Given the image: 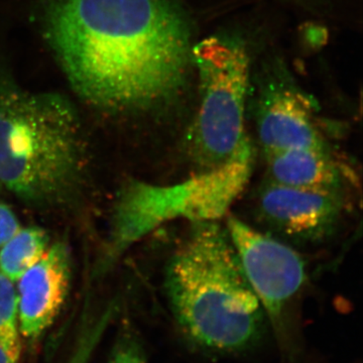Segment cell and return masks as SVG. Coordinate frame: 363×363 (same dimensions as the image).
Wrapping results in <instances>:
<instances>
[{"label":"cell","instance_id":"1","mask_svg":"<svg viewBox=\"0 0 363 363\" xmlns=\"http://www.w3.org/2000/svg\"><path fill=\"white\" fill-rule=\"evenodd\" d=\"M43 25L72 88L98 111H152L185 80L190 35L169 0H49Z\"/></svg>","mask_w":363,"mask_h":363},{"label":"cell","instance_id":"2","mask_svg":"<svg viewBox=\"0 0 363 363\" xmlns=\"http://www.w3.org/2000/svg\"><path fill=\"white\" fill-rule=\"evenodd\" d=\"M88 167L70 100L23 90L0 72V185L35 209L66 210L80 201Z\"/></svg>","mask_w":363,"mask_h":363},{"label":"cell","instance_id":"3","mask_svg":"<svg viewBox=\"0 0 363 363\" xmlns=\"http://www.w3.org/2000/svg\"><path fill=\"white\" fill-rule=\"evenodd\" d=\"M164 272V291L181 330L208 350L238 351L259 338L264 311L226 227L190 223Z\"/></svg>","mask_w":363,"mask_h":363},{"label":"cell","instance_id":"4","mask_svg":"<svg viewBox=\"0 0 363 363\" xmlns=\"http://www.w3.org/2000/svg\"><path fill=\"white\" fill-rule=\"evenodd\" d=\"M255 149L248 143L233 159L171 185L126 182L117 193L105 248L95 276H104L135 243L168 222L219 221L250 183Z\"/></svg>","mask_w":363,"mask_h":363},{"label":"cell","instance_id":"5","mask_svg":"<svg viewBox=\"0 0 363 363\" xmlns=\"http://www.w3.org/2000/svg\"><path fill=\"white\" fill-rule=\"evenodd\" d=\"M200 100L186 135V156L194 172L218 168L252 143L247 130L250 57L236 40L209 37L191 52Z\"/></svg>","mask_w":363,"mask_h":363},{"label":"cell","instance_id":"6","mask_svg":"<svg viewBox=\"0 0 363 363\" xmlns=\"http://www.w3.org/2000/svg\"><path fill=\"white\" fill-rule=\"evenodd\" d=\"M225 227L262 309L272 319H277L305 285L304 259L288 243L257 230L234 215H226Z\"/></svg>","mask_w":363,"mask_h":363},{"label":"cell","instance_id":"7","mask_svg":"<svg viewBox=\"0 0 363 363\" xmlns=\"http://www.w3.org/2000/svg\"><path fill=\"white\" fill-rule=\"evenodd\" d=\"M346 209L343 190L291 187L267 180L260 186L255 211L272 233L315 245L330 238Z\"/></svg>","mask_w":363,"mask_h":363},{"label":"cell","instance_id":"8","mask_svg":"<svg viewBox=\"0 0 363 363\" xmlns=\"http://www.w3.org/2000/svg\"><path fill=\"white\" fill-rule=\"evenodd\" d=\"M16 283L21 334L35 340L54 323L68 297L71 255L67 243L57 241L49 247Z\"/></svg>","mask_w":363,"mask_h":363},{"label":"cell","instance_id":"9","mask_svg":"<svg viewBox=\"0 0 363 363\" xmlns=\"http://www.w3.org/2000/svg\"><path fill=\"white\" fill-rule=\"evenodd\" d=\"M307 95L291 86L267 91L257 111V130L264 157L283 150L330 149L318 128Z\"/></svg>","mask_w":363,"mask_h":363},{"label":"cell","instance_id":"10","mask_svg":"<svg viewBox=\"0 0 363 363\" xmlns=\"http://www.w3.org/2000/svg\"><path fill=\"white\" fill-rule=\"evenodd\" d=\"M267 179L291 187L343 190L344 169L330 149L283 150L266 156Z\"/></svg>","mask_w":363,"mask_h":363},{"label":"cell","instance_id":"11","mask_svg":"<svg viewBox=\"0 0 363 363\" xmlns=\"http://www.w3.org/2000/svg\"><path fill=\"white\" fill-rule=\"evenodd\" d=\"M49 247V236L44 229L21 228L0 247V271L16 283L43 259Z\"/></svg>","mask_w":363,"mask_h":363},{"label":"cell","instance_id":"12","mask_svg":"<svg viewBox=\"0 0 363 363\" xmlns=\"http://www.w3.org/2000/svg\"><path fill=\"white\" fill-rule=\"evenodd\" d=\"M0 346L14 363H20L21 341L18 290L0 271Z\"/></svg>","mask_w":363,"mask_h":363},{"label":"cell","instance_id":"13","mask_svg":"<svg viewBox=\"0 0 363 363\" xmlns=\"http://www.w3.org/2000/svg\"><path fill=\"white\" fill-rule=\"evenodd\" d=\"M111 318V313L105 311L94 322L87 325L78 338L68 363H89Z\"/></svg>","mask_w":363,"mask_h":363},{"label":"cell","instance_id":"14","mask_svg":"<svg viewBox=\"0 0 363 363\" xmlns=\"http://www.w3.org/2000/svg\"><path fill=\"white\" fill-rule=\"evenodd\" d=\"M108 363H145V354L136 339L124 335L114 346Z\"/></svg>","mask_w":363,"mask_h":363},{"label":"cell","instance_id":"15","mask_svg":"<svg viewBox=\"0 0 363 363\" xmlns=\"http://www.w3.org/2000/svg\"><path fill=\"white\" fill-rule=\"evenodd\" d=\"M21 228L18 217L4 203L0 202V247Z\"/></svg>","mask_w":363,"mask_h":363},{"label":"cell","instance_id":"16","mask_svg":"<svg viewBox=\"0 0 363 363\" xmlns=\"http://www.w3.org/2000/svg\"><path fill=\"white\" fill-rule=\"evenodd\" d=\"M0 363H14L1 346H0Z\"/></svg>","mask_w":363,"mask_h":363},{"label":"cell","instance_id":"17","mask_svg":"<svg viewBox=\"0 0 363 363\" xmlns=\"http://www.w3.org/2000/svg\"><path fill=\"white\" fill-rule=\"evenodd\" d=\"M0 186H1V185H0Z\"/></svg>","mask_w":363,"mask_h":363}]
</instances>
